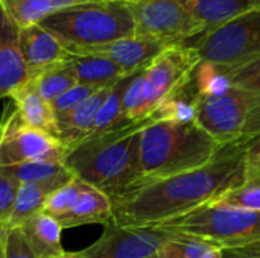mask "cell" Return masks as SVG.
<instances>
[{"mask_svg":"<svg viewBox=\"0 0 260 258\" xmlns=\"http://www.w3.org/2000/svg\"><path fill=\"white\" fill-rule=\"evenodd\" d=\"M245 140L224 144L203 167L161 179H143L111 199L119 227H157L218 201L245 179Z\"/></svg>","mask_w":260,"mask_h":258,"instance_id":"obj_1","label":"cell"},{"mask_svg":"<svg viewBox=\"0 0 260 258\" xmlns=\"http://www.w3.org/2000/svg\"><path fill=\"white\" fill-rule=\"evenodd\" d=\"M151 123L146 119L85 138L69 151L64 166L110 199L117 198L143 181L140 132Z\"/></svg>","mask_w":260,"mask_h":258,"instance_id":"obj_2","label":"cell"},{"mask_svg":"<svg viewBox=\"0 0 260 258\" xmlns=\"http://www.w3.org/2000/svg\"><path fill=\"white\" fill-rule=\"evenodd\" d=\"M221 146L195 122L151 123L140 132L143 179H161L206 166Z\"/></svg>","mask_w":260,"mask_h":258,"instance_id":"obj_3","label":"cell"},{"mask_svg":"<svg viewBox=\"0 0 260 258\" xmlns=\"http://www.w3.org/2000/svg\"><path fill=\"white\" fill-rule=\"evenodd\" d=\"M40 26L56 35L66 47H91L136 35L129 6L123 0H99L62 9Z\"/></svg>","mask_w":260,"mask_h":258,"instance_id":"obj_4","label":"cell"},{"mask_svg":"<svg viewBox=\"0 0 260 258\" xmlns=\"http://www.w3.org/2000/svg\"><path fill=\"white\" fill-rule=\"evenodd\" d=\"M157 227L204 239L221 248L260 243V211L218 205L213 202Z\"/></svg>","mask_w":260,"mask_h":258,"instance_id":"obj_5","label":"cell"},{"mask_svg":"<svg viewBox=\"0 0 260 258\" xmlns=\"http://www.w3.org/2000/svg\"><path fill=\"white\" fill-rule=\"evenodd\" d=\"M192 47L200 61L225 68L241 65L260 56V6L238 18L198 35Z\"/></svg>","mask_w":260,"mask_h":258,"instance_id":"obj_6","label":"cell"},{"mask_svg":"<svg viewBox=\"0 0 260 258\" xmlns=\"http://www.w3.org/2000/svg\"><path fill=\"white\" fill-rule=\"evenodd\" d=\"M259 99L236 87L216 96L197 94L195 123L219 146L235 143L241 140L247 116Z\"/></svg>","mask_w":260,"mask_h":258,"instance_id":"obj_7","label":"cell"},{"mask_svg":"<svg viewBox=\"0 0 260 258\" xmlns=\"http://www.w3.org/2000/svg\"><path fill=\"white\" fill-rule=\"evenodd\" d=\"M133 14L136 35L157 38L168 46H183L204 33L180 0L126 2Z\"/></svg>","mask_w":260,"mask_h":258,"instance_id":"obj_8","label":"cell"},{"mask_svg":"<svg viewBox=\"0 0 260 258\" xmlns=\"http://www.w3.org/2000/svg\"><path fill=\"white\" fill-rule=\"evenodd\" d=\"M67 154L58 137L27 126L17 108L0 122V169L35 161H64Z\"/></svg>","mask_w":260,"mask_h":258,"instance_id":"obj_9","label":"cell"},{"mask_svg":"<svg viewBox=\"0 0 260 258\" xmlns=\"http://www.w3.org/2000/svg\"><path fill=\"white\" fill-rule=\"evenodd\" d=\"M200 64L197 52L189 46H172L161 52L145 71V117L171 94L184 87Z\"/></svg>","mask_w":260,"mask_h":258,"instance_id":"obj_10","label":"cell"},{"mask_svg":"<svg viewBox=\"0 0 260 258\" xmlns=\"http://www.w3.org/2000/svg\"><path fill=\"white\" fill-rule=\"evenodd\" d=\"M174 236V231L158 227L134 228L108 224L94 245L75 252L73 258H149Z\"/></svg>","mask_w":260,"mask_h":258,"instance_id":"obj_11","label":"cell"},{"mask_svg":"<svg viewBox=\"0 0 260 258\" xmlns=\"http://www.w3.org/2000/svg\"><path fill=\"white\" fill-rule=\"evenodd\" d=\"M168 47L172 46H168L166 43L157 38L131 35L102 46L67 47V50L70 53H78V55H94V56L107 58L113 61L123 71L125 76H133L145 70Z\"/></svg>","mask_w":260,"mask_h":258,"instance_id":"obj_12","label":"cell"},{"mask_svg":"<svg viewBox=\"0 0 260 258\" xmlns=\"http://www.w3.org/2000/svg\"><path fill=\"white\" fill-rule=\"evenodd\" d=\"M18 40L29 79H34L50 67L64 62L70 55L64 43L40 24L18 29Z\"/></svg>","mask_w":260,"mask_h":258,"instance_id":"obj_13","label":"cell"},{"mask_svg":"<svg viewBox=\"0 0 260 258\" xmlns=\"http://www.w3.org/2000/svg\"><path fill=\"white\" fill-rule=\"evenodd\" d=\"M29 81L20 49L18 27L0 8V99L11 96Z\"/></svg>","mask_w":260,"mask_h":258,"instance_id":"obj_14","label":"cell"},{"mask_svg":"<svg viewBox=\"0 0 260 258\" xmlns=\"http://www.w3.org/2000/svg\"><path fill=\"white\" fill-rule=\"evenodd\" d=\"M113 85L99 88L96 93H93L88 99H85L76 108H73L67 114L56 117L58 138L64 143L67 151H70L73 146L82 141L85 135L90 132L94 123L96 114L101 109L102 103L105 102L107 96L110 94Z\"/></svg>","mask_w":260,"mask_h":258,"instance_id":"obj_15","label":"cell"},{"mask_svg":"<svg viewBox=\"0 0 260 258\" xmlns=\"http://www.w3.org/2000/svg\"><path fill=\"white\" fill-rule=\"evenodd\" d=\"M190 17L204 32L216 29L250 9L260 6V0H180Z\"/></svg>","mask_w":260,"mask_h":258,"instance_id":"obj_16","label":"cell"},{"mask_svg":"<svg viewBox=\"0 0 260 258\" xmlns=\"http://www.w3.org/2000/svg\"><path fill=\"white\" fill-rule=\"evenodd\" d=\"M72 176H62V178H56L52 181H46V182H27V184H20L18 190H17V196L14 201V207L8 220V230L12 228H20L23 227L30 217H34L35 214L41 213L44 208V202L46 199L59 187H62L64 184H67Z\"/></svg>","mask_w":260,"mask_h":258,"instance_id":"obj_17","label":"cell"},{"mask_svg":"<svg viewBox=\"0 0 260 258\" xmlns=\"http://www.w3.org/2000/svg\"><path fill=\"white\" fill-rule=\"evenodd\" d=\"M9 97L14 100L20 117L27 126L58 137L56 116L53 113V108L37 93L32 79L15 90Z\"/></svg>","mask_w":260,"mask_h":258,"instance_id":"obj_18","label":"cell"},{"mask_svg":"<svg viewBox=\"0 0 260 258\" xmlns=\"http://www.w3.org/2000/svg\"><path fill=\"white\" fill-rule=\"evenodd\" d=\"M61 227H78L85 224H104L113 222L111 199L101 190L84 184L79 198L69 214L58 220Z\"/></svg>","mask_w":260,"mask_h":258,"instance_id":"obj_19","label":"cell"},{"mask_svg":"<svg viewBox=\"0 0 260 258\" xmlns=\"http://www.w3.org/2000/svg\"><path fill=\"white\" fill-rule=\"evenodd\" d=\"M91 2L99 0H0V8L18 29H23L40 24L55 12Z\"/></svg>","mask_w":260,"mask_h":258,"instance_id":"obj_20","label":"cell"},{"mask_svg":"<svg viewBox=\"0 0 260 258\" xmlns=\"http://www.w3.org/2000/svg\"><path fill=\"white\" fill-rule=\"evenodd\" d=\"M66 64L72 70L78 84L91 85L96 88L113 85L119 79L125 78L123 71L113 61L102 56L70 53Z\"/></svg>","mask_w":260,"mask_h":258,"instance_id":"obj_21","label":"cell"},{"mask_svg":"<svg viewBox=\"0 0 260 258\" xmlns=\"http://www.w3.org/2000/svg\"><path fill=\"white\" fill-rule=\"evenodd\" d=\"M61 224L44 211L20 227L38 258L59 257L66 252L61 246Z\"/></svg>","mask_w":260,"mask_h":258,"instance_id":"obj_22","label":"cell"},{"mask_svg":"<svg viewBox=\"0 0 260 258\" xmlns=\"http://www.w3.org/2000/svg\"><path fill=\"white\" fill-rule=\"evenodd\" d=\"M195 100L197 88L193 81L181 87L178 91L165 99L148 117L154 123L157 122H174V123H193L195 122Z\"/></svg>","mask_w":260,"mask_h":258,"instance_id":"obj_23","label":"cell"},{"mask_svg":"<svg viewBox=\"0 0 260 258\" xmlns=\"http://www.w3.org/2000/svg\"><path fill=\"white\" fill-rule=\"evenodd\" d=\"M133 76H125V78L119 79L113 85L110 94L107 96L105 102L102 103L101 109L98 111L94 123H93L90 132L85 135V138L96 137V135H101L104 132L119 129V128H122L125 125H129L122 117V97H123V91H125V88H126V85H128V82L131 81Z\"/></svg>","mask_w":260,"mask_h":258,"instance_id":"obj_24","label":"cell"},{"mask_svg":"<svg viewBox=\"0 0 260 258\" xmlns=\"http://www.w3.org/2000/svg\"><path fill=\"white\" fill-rule=\"evenodd\" d=\"M158 258H222V248L198 237L175 233L165 242L157 254Z\"/></svg>","mask_w":260,"mask_h":258,"instance_id":"obj_25","label":"cell"},{"mask_svg":"<svg viewBox=\"0 0 260 258\" xmlns=\"http://www.w3.org/2000/svg\"><path fill=\"white\" fill-rule=\"evenodd\" d=\"M6 175L14 178L18 184L27 182H46L62 176H72L73 173L64 166L61 160H50V161H35V163H24L18 166H11L2 169Z\"/></svg>","mask_w":260,"mask_h":258,"instance_id":"obj_26","label":"cell"},{"mask_svg":"<svg viewBox=\"0 0 260 258\" xmlns=\"http://www.w3.org/2000/svg\"><path fill=\"white\" fill-rule=\"evenodd\" d=\"M32 81H34L37 93L41 96L43 100H46L50 105L59 96H62L67 90H70L72 87L78 84L76 78L73 76L72 70L67 67L66 61L50 67L49 70L34 78Z\"/></svg>","mask_w":260,"mask_h":258,"instance_id":"obj_27","label":"cell"},{"mask_svg":"<svg viewBox=\"0 0 260 258\" xmlns=\"http://www.w3.org/2000/svg\"><path fill=\"white\" fill-rule=\"evenodd\" d=\"M212 204V202H210ZM213 204L260 211V169L247 167L244 182L221 196Z\"/></svg>","mask_w":260,"mask_h":258,"instance_id":"obj_28","label":"cell"},{"mask_svg":"<svg viewBox=\"0 0 260 258\" xmlns=\"http://www.w3.org/2000/svg\"><path fill=\"white\" fill-rule=\"evenodd\" d=\"M192 81L200 96H216L232 88L225 68L207 61H200L192 73Z\"/></svg>","mask_w":260,"mask_h":258,"instance_id":"obj_29","label":"cell"},{"mask_svg":"<svg viewBox=\"0 0 260 258\" xmlns=\"http://www.w3.org/2000/svg\"><path fill=\"white\" fill-rule=\"evenodd\" d=\"M84 184H85L84 181L73 176L67 184H64L62 187L55 190L46 199L43 211L53 216L56 220H59L61 217H64L66 214H69L72 211V208L75 207V204L79 198V193H81Z\"/></svg>","mask_w":260,"mask_h":258,"instance_id":"obj_30","label":"cell"},{"mask_svg":"<svg viewBox=\"0 0 260 258\" xmlns=\"http://www.w3.org/2000/svg\"><path fill=\"white\" fill-rule=\"evenodd\" d=\"M225 73L232 87L241 88L256 97H260V56L241 65L225 68Z\"/></svg>","mask_w":260,"mask_h":258,"instance_id":"obj_31","label":"cell"},{"mask_svg":"<svg viewBox=\"0 0 260 258\" xmlns=\"http://www.w3.org/2000/svg\"><path fill=\"white\" fill-rule=\"evenodd\" d=\"M99 88L91 87V85H84V84H76L75 87H72L70 90H67L62 96H59L53 103V113L55 116H62L67 114L69 111H72L73 108H76L79 103H82L85 99H88L93 93H96Z\"/></svg>","mask_w":260,"mask_h":258,"instance_id":"obj_32","label":"cell"},{"mask_svg":"<svg viewBox=\"0 0 260 258\" xmlns=\"http://www.w3.org/2000/svg\"><path fill=\"white\" fill-rule=\"evenodd\" d=\"M20 184L0 169V228L8 230V220L14 207Z\"/></svg>","mask_w":260,"mask_h":258,"instance_id":"obj_33","label":"cell"},{"mask_svg":"<svg viewBox=\"0 0 260 258\" xmlns=\"http://www.w3.org/2000/svg\"><path fill=\"white\" fill-rule=\"evenodd\" d=\"M5 258H38L20 228H12L8 231Z\"/></svg>","mask_w":260,"mask_h":258,"instance_id":"obj_34","label":"cell"},{"mask_svg":"<svg viewBox=\"0 0 260 258\" xmlns=\"http://www.w3.org/2000/svg\"><path fill=\"white\" fill-rule=\"evenodd\" d=\"M257 135H260V99L247 116V122H245L241 140H248Z\"/></svg>","mask_w":260,"mask_h":258,"instance_id":"obj_35","label":"cell"},{"mask_svg":"<svg viewBox=\"0 0 260 258\" xmlns=\"http://www.w3.org/2000/svg\"><path fill=\"white\" fill-rule=\"evenodd\" d=\"M222 258H260V243L238 248H222Z\"/></svg>","mask_w":260,"mask_h":258,"instance_id":"obj_36","label":"cell"},{"mask_svg":"<svg viewBox=\"0 0 260 258\" xmlns=\"http://www.w3.org/2000/svg\"><path fill=\"white\" fill-rule=\"evenodd\" d=\"M245 160L247 167L260 169V135L245 140Z\"/></svg>","mask_w":260,"mask_h":258,"instance_id":"obj_37","label":"cell"},{"mask_svg":"<svg viewBox=\"0 0 260 258\" xmlns=\"http://www.w3.org/2000/svg\"><path fill=\"white\" fill-rule=\"evenodd\" d=\"M9 230L0 228V258H5V243H6V236Z\"/></svg>","mask_w":260,"mask_h":258,"instance_id":"obj_38","label":"cell"},{"mask_svg":"<svg viewBox=\"0 0 260 258\" xmlns=\"http://www.w3.org/2000/svg\"><path fill=\"white\" fill-rule=\"evenodd\" d=\"M75 257V252H64L62 255L59 257H46V258H73Z\"/></svg>","mask_w":260,"mask_h":258,"instance_id":"obj_39","label":"cell"},{"mask_svg":"<svg viewBox=\"0 0 260 258\" xmlns=\"http://www.w3.org/2000/svg\"><path fill=\"white\" fill-rule=\"evenodd\" d=\"M149 258H158L157 255H152V257H149Z\"/></svg>","mask_w":260,"mask_h":258,"instance_id":"obj_40","label":"cell"},{"mask_svg":"<svg viewBox=\"0 0 260 258\" xmlns=\"http://www.w3.org/2000/svg\"><path fill=\"white\" fill-rule=\"evenodd\" d=\"M123 2H133V0H123Z\"/></svg>","mask_w":260,"mask_h":258,"instance_id":"obj_41","label":"cell"}]
</instances>
